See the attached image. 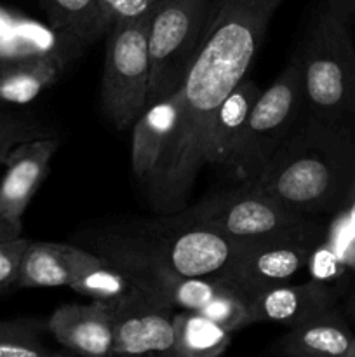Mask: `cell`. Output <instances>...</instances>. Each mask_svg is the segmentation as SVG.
<instances>
[{
  "label": "cell",
  "mask_w": 355,
  "mask_h": 357,
  "mask_svg": "<svg viewBox=\"0 0 355 357\" xmlns=\"http://www.w3.org/2000/svg\"><path fill=\"white\" fill-rule=\"evenodd\" d=\"M103 260L94 251L75 244L30 241L21 257L16 288H72Z\"/></svg>",
  "instance_id": "13"
},
{
  "label": "cell",
  "mask_w": 355,
  "mask_h": 357,
  "mask_svg": "<svg viewBox=\"0 0 355 357\" xmlns=\"http://www.w3.org/2000/svg\"><path fill=\"white\" fill-rule=\"evenodd\" d=\"M324 234H298L244 241L235 260L223 275L247 295L291 282L299 272L306 271L310 255Z\"/></svg>",
  "instance_id": "10"
},
{
  "label": "cell",
  "mask_w": 355,
  "mask_h": 357,
  "mask_svg": "<svg viewBox=\"0 0 355 357\" xmlns=\"http://www.w3.org/2000/svg\"><path fill=\"white\" fill-rule=\"evenodd\" d=\"M274 351L292 357H355V333L338 310L289 328Z\"/></svg>",
  "instance_id": "17"
},
{
  "label": "cell",
  "mask_w": 355,
  "mask_h": 357,
  "mask_svg": "<svg viewBox=\"0 0 355 357\" xmlns=\"http://www.w3.org/2000/svg\"><path fill=\"white\" fill-rule=\"evenodd\" d=\"M181 114V96L176 91L146 108L132 126L131 166L136 180L148 188L159 176L169 153Z\"/></svg>",
  "instance_id": "14"
},
{
  "label": "cell",
  "mask_w": 355,
  "mask_h": 357,
  "mask_svg": "<svg viewBox=\"0 0 355 357\" xmlns=\"http://www.w3.org/2000/svg\"><path fill=\"white\" fill-rule=\"evenodd\" d=\"M49 333L59 345L82 356H111L113 309L108 303H65L47 319Z\"/></svg>",
  "instance_id": "16"
},
{
  "label": "cell",
  "mask_w": 355,
  "mask_h": 357,
  "mask_svg": "<svg viewBox=\"0 0 355 357\" xmlns=\"http://www.w3.org/2000/svg\"><path fill=\"white\" fill-rule=\"evenodd\" d=\"M68 61L61 56L9 59L0 68V103L28 105L58 82Z\"/></svg>",
  "instance_id": "20"
},
{
  "label": "cell",
  "mask_w": 355,
  "mask_h": 357,
  "mask_svg": "<svg viewBox=\"0 0 355 357\" xmlns=\"http://www.w3.org/2000/svg\"><path fill=\"white\" fill-rule=\"evenodd\" d=\"M324 9L347 21L348 24L355 20V0H324Z\"/></svg>",
  "instance_id": "29"
},
{
  "label": "cell",
  "mask_w": 355,
  "mask_h": 357,
  "mask_svg": "<svg viewBox=\"0 0 355 357\" xmlns=\"http://www.w3.org/2000/svg\"><path fill=\"white\" fill-rule=\"evenodd\" d=\"M111 309L115 354H174L176 309L146 282Z\"/></svg>",
  "instance_id": "11"
},
{
  "label": "cell",
  "mask_w": 355,
  "mask_h": 357,
  "mask_svg": "<svg viewBox=\"0 0 355 357\" xmlns=\"http://www.w3.org/2000/svg\"><path fill=\"white\" fill-rule=\"evenodd\" d=\"M232 335L214 321L190 310L174 314V354L180 357L221 356L232 342Z\"/></svg>",
  "instance_id": "21"
},
{
  "label": "cell",
  "mask_w": 355,
  "mask_h": 357,
  "mask_svg": "<svg viewBox=\"0 0 355 357\" xmlns=\"http://www.w3.org/2000/svg\"><path fill=\"white\" fill-rule=\"evenodd\" d=\"M3 63H6V61H3V59H0V68H2V65H3Z\"/></svg>",
  "instance_id": "32"
},
{
  "label": "cell",
  "mask_w": 355,
  "mask_h": 357,
  "mask_svg": "<svg viewBox=\"0 0 355 357\" xmlns=\"http://www.w3.org/2000/svg\"><path fill=\"white\" fill-rule=\"evenodd\" d=\"M143 288H145V281L141 275L122 267V265L113 264L106 258L103 260V264L97 265L84 278H80L75 284H72L73 291L90 300H100L111 307Z\"/></svg>",
  "instance_id": "22"
},
{
  "label": "cell",
  "mask_w": 355,
  "mask_h": 357,
  "mask_svg": "<svg viewBox=\"0 0 355 357\" xmlns=\"http://www.w3.org/2000/svg\"><path fill=\"white\" fill-rule=\"evenodd\" d=\"M305 114L299 61L298 56H294L254 101L226 173L239 183L256 180L271 157L296 131Z\"/></svg>",
  "instance_id": "6"
},
{
  "label": "cell",
  "mask_w": 355,
  "mask_h": 357,
  "mask_svg": "<svg viewBox=\"0 0 355 357\" xmlns=\"http://www.w3.org/2000/svg\"><path fill=\"white\" fill-rule=\"evenodd\" d=\"M306 112L355 126V45L350 24L322 9L298 52Z\"/></svg>",
  "instance_id": "4"
},
{
  "label": "cell",
  "mask_w": 355,
  "mask_h": 357,
  "mask_svg": "<svg viewBox=\"0 0 355 357\" xmlns=\"http://www.w3.org/2000/svg\"><path fill=\"white\" fill-rule=\"evenodd\" d=\"M355 181V126L327 122L308 112L251 187L289 209L333 216L347 204Z\"/></svg>",
  "instance_id": "2"
},
{
  "label": "cell",
  "mask_w": 355,
  "mask_h": 357,
  "mask_svg": "<svg viewBox=\"0 0 355 357\" xmlns=\"http://www.w3.org/2000/svg\"><path fill=\"white\" fill-rule=\"evenodd\" d=\"M47 321L23 316L0 321V357H51L56 352L45 345Z\"/></svg>",
  "instance_id": "24"
},
{
  "label": "cell",
  "mask_w": 355,
  "mask_h": 357,
  "mask_svg": "<svg viewBox=\"0 0 355 357\" xmlns=\"http://www.w3.org/2000/svg\"><path fill=\"white\" fill-rule=\"evenodd\" d=\"M47 23L68 42L75 58L87 47V31L96 0H38Z\"/></svg>",
  "instance_id": "23"
},
{
  "label": "cell",
  "mask_w": 355,
  "mask_h": 357,
  "mask_svg": "<svg viewBox=\"0 0 355 357\" xmlns=\"http://www.w3.org/2000/svg\"><path fill=\"white\" fill-rule=\"evenodd\" d=\"M21 232H23V225H16L0 215V241L16 239V237H21Z\"/></svg>",
  "instance_id": "30"
},
{
  "label": "cell",
  "mask_w": 355,
  "mask_h": 357,
  "mask_svg": "<svg viewBox=\"0 0 355 357\" xmlns=\"http://www.w3.org/2000/svg\"><path fill=\"white\" fill-rule=\"evenodd\" d=\"M171 215L184 223L214 230L235 241L324 234L326 230L320 218L289 209L265 192L244 183L230 190L216 192L197 204Z\"/></svg>",
  "instance_id": "5"
},
{
  "label": "cell",
  "mask_w": 355,
  "mask_h": 357,
  "mask_svg": "<svg viewBox=\"0 0 355 357\" xmlns=\"http://www.w3.org/2000/svg\"><path fill=\"white\" fill-rule=\"evenodd\" d=\"M209 9L211 0H157L148 20V107L181 89L205 30Z\"/></svg>",
  "instance_id": "7"
},
{
  "label": "cell",
  "mask_w": 355,
  "mask_h": 357,
  "mask_svg": "<svg viewBox=\"0 0 355 357\" xmlns=\"http://www.w3.org/2000/svg\"><path fill=\"white\" fill-rule=\"evenodd\" d=\"M58 146V139L44 136L28 139L10 150L3 162L6 174L0 181V215L3 218L23 225L24 211L47 178Z\"/></svg>",
  "instance_id": "12"
},
{
  "label": "cell",
  "mask_w": 355,
  "mask_h": 357,
  "mask_svg": "<svg viewBox=\"0 0 355 357\" xmlns=\"http://www.w3.org/2000/svg\"><path fill=\"white\" fill-rule=\"evenodd\" d=\"M52 136L51 129L38 119L26 114L0 110V164L6 162L10 150L28 139Z\"/></svg>",
  "instance_id": "27"
},
{
  "label": "cell",
  "mask_w": 355,
  "mask_h": 357,
  "mask_svg": "<svg viewBox=\"0 0 355 357\" xmlns=\"http://www.w3.org/2000/svg\"><path fill=\"white\" fill-rule=\"evenodd\" d=\"M319 244L336 258L345 274H355V181L347 204L326 223Z\"/></svg>",
  "instance_id": "25"
},
{
  "label": "cell",
  "mask_w": 355,
  "mask_h": 357,
  "mask_svg": "<svg viewBox=\"0 0 355 357\" xmlns=\"http://www.w3.org/2000/svg\"><path fill=\"white\" fill-rule=\"evenodd\" d=\"M285 0H214L188 75L180 89L181 114L159 176L146 188L157 215L188 206L202 167L209 166V135L221 101L246 79L267 28Z\"/></svg>",
  "instance_id": "1"
},
{
  "label": "cell",
  "mask_w": 355,
  "mask_h": 357,
  "mask_svg": "<svg viewBox=\"0 0 355 357\" xmlns=\"http://www.w3.org/2000/svg\"><path fill=\"white\" fill-rule=\"evenodd\" d=\"M336 310L333 288L310 279L303 284L271 286L251 295V324L278 323L296 326Z\"/></svg>",
  "instance_id": "15"
},
{
  "label": "cell",
  "mask_w": 355,
  "mask_h": 357,
  "mask_svg": "<svg viewBox=\"0 0 355 357\" xmlns=\"http://www.w3.org/2000/svg\"><path fill=\"white\" fill-rule=\"evenodd\" d=\"M61 56L70 63L75 54L68 42L51 26L0 7V59L31 58V56Z\"/></svg>",
  "instance_id": "18"
},
{
  "label": "cell",
  "mask_w": 355,
  "mask_h": 357,
  "mask_svg": "<svg viewBox=\"0 0 355 357\" xmlns=\"http://www.w3.org/2000/svg\"><path fill=\"white\" fill-rule=\"evenodd\" d=\"M100 257L136 272H171L188 278L223 275L244 241L230 239L174 215L113 223L86 234Z\"/></svg>",
  "instance_id": "3"
},
{
  "label": "cell",
  "mask_w": 355,
  "mask_h": 357,
  "mask_svg": "<svg viewBox=\"0 0 355 357\" xmlns=\"http://www.w3.org/2000/svg\"><path fill=\"white\" fill-rule=\"evenodd\" d=\"M345 316L355 319V291L352 293L350 298H348V302H347V305H345Z\"/></svg>",
  "instance_id": "31"
},
{
  "label": "cell",
  "mask_w": 355,
  "mask_h": 357,
  "mask_svg": "<svg viewBox=\"0 0 355 357\" xmlns=\"http://www.w3.org/2000/svg\"><path fill=\"white\" fill-rule=\"evenodd\" d=\"M150 16L117 23L106 33L101 108L118 131L127 129L148 107Z\"/></svg>",
  "instance_id": "8"
},
{
  "label": "cell",
  "mask_w": 355,
  "mask_h": 357,
  "mask_svg": "<svg viewBox=\"0 0 355 357\" xmlns=\"http://www.w3.org/2000/svg\"><path fill=\"white\" fill-rule=\"evenodd\" d=\"M155 3L157 0H96L87 42L90 45L94 40L104 37L113 24L150 16Z\"/></svg>",
  "instance_id": "26"
},
{
  "label": "cell",
  "mask_w": 355,
  "mask_h": 357,
  "mask_svg": "<svg viewBox=\"0 0 355 357\" xmlns=\"http://www.w3.org/2000/svg\"><path fill=\"white\" fill-rule=\"evenodd\" d=\"M260 93L261 89L254 80L244 79L221 101L214 114L209 135V166L226 169L242 138L251 108Z\"/></svg>",
  "instance_id": "19"
},
{
  "label": "cell",
  "mask_w": 355,
  "mask_h": 357,
  "mask_svg": "<svg viewBox=\"0 0 355 357\" xmlns=\"http://www.w3.org/2000/svg\"><path fill=\"white\" fill-rule=\"evenodd\" d=\"M136 274L141 275L146 284L166 298L174 309L202 314L230 333L251 324V295L225 275L188 278L171 272Z\"/></svg>",
  "instance_id": "9"
},
{
  "label": "cell",
  "mask_w": 355,
  "mask_h": 357,
  "mask_svg": "<svg viewBox=\"0 0 355 357\" xmlns=\"http://www.w3.org/2000/svg\"><path fill=\"white\" fill-rule=\"evenodd\" d=\"M30 241L23 236L16 239L0 241V295L16 288L19 261Z\"/></svg>",
  "instance_id": "28"
}]
</instances>
